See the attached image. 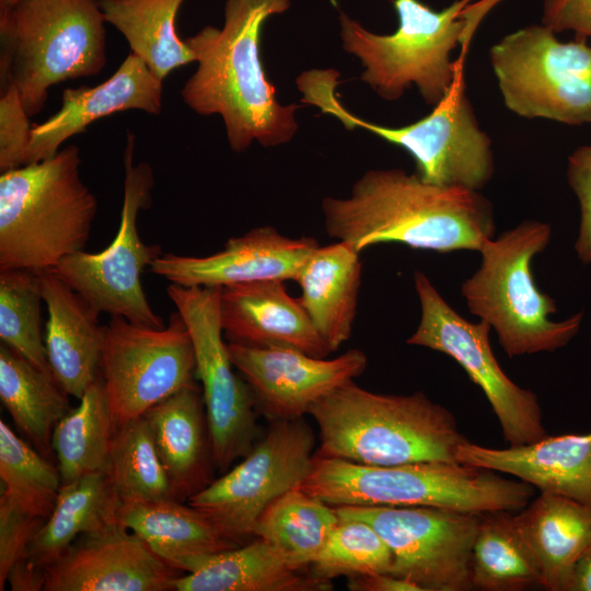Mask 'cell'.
Returning <instances> with one entry per match:
<instances>
[{
	"label": "cell",
	"mask_w": 591,
	"mask_h": 591,
	"mask_svg": "<svg viewBox=\"0 0 591 591\" xmlns=\"http://www.w3.org/2000/svg\"><path fill=\"white\" fill-rule=\"evenodd\" d=\"M290 5L291 0H225L221 27L207 25L185 38L197 67L181 97L199 115H219L235 152L254 141L265 148L286 144L298 131L300 106L279 103L260 56L265 22Z\"/></svg>",
	"instance_id": "6da1fadb"
},
{
	"label": "cell",
	"mask_w": 591,
	"mask_h": 591,
	"mask_svg": "<svg viewBox=\"0 0 591 591\" xmlns=\"http://www.w3.org/2000/svg\"><path fill=\"white\" fill-rule=\"evenodd\" d=\"M45 520L0 496V590L13 566L28 558L31 543Z\"/></svg>",
	"instance_id": "f35d334b"
},
{
	"label": "cell",
	"mask_w": 591,
	"mask_h": 591,
	"mask_svg": "<svg viewBox=\"0 0 591 591\" xmlns=\"http://www.w3.org/2000/svg\"><path fill=\"white\" fill-rule=\"evenodd\" d=\"M568 591H591V544L575 567Z\"/></svg>",
	"instance_id": "f6af8a7d"
},
{
	"label": "cell",
	"mask_w": 591,
	"mask_h": 591,
	"mask_svg": "<svg viewBox=\"0 0 591 591\" xmlns=\"http://www.w3.org/2000/svg\"><path fill=\"white\" fill-rule=\"evenodd\" d=\"M414 287L421 315L406 343L445 354L463 368L485 394L508 445L528 444L545 437L537 396L514 383L501 369L490 346V325L482 320L472 323L460 315L420 270L414 273Z\"/></svg>",
	"instance_id": "7c38bea8"
},
{
	"label": "cell",
	"mask_w": 591,
	"mask_h": 591,
	"mask_svg": "<svg viewBox=\"0 0 591 591\" xmlns=\"http://www.w3.org/2000/svg\"><path fill=\"white\" fill-rule=\"evenodd\" d=\"M135 148L136 136L128 132L120 222L114 240L99 253H73L49 270L101 313L161 328L164 322L150 306L140 278L163 253L159 245L141 240L137 223L139 211L150 206L154 174L147 162H135Z\"/></svg>",
	"instance_id": "8fae6325"
},
{
	"label": "cell",
	"mask_w": 591,
	"mask_h": 591,
	"mask_svg": "<svg viewBox=\"0 0 591 591\" xmlns=\"http://www.w3.org/2000/svg\"><path fill=\"white\" fill-rule=\"evenodd\" d=\"M280 280L221 288L220 322L229 343L258 348H290L326 358L332 351L298 299Z\"/></svg>",
	"instance_id": "44dd1931"
},
{
	"label": "cell",
	"mask_w": 591,
	"mask_h": 591,
	"mask_svg": "<svg viewBox=\"0 0 591 591\" xmlns=\"http://www.w3.org/2000/svg\"><path fill=\"white\" fill-rule=\"evenodd\" d=\"M350 244L318 246L298 274V298L332 352L349 339L357 315L362 266Z\"/></svg>",
	"instance_id": "4316f807"
},
{
	"label": "cell",
	"mask_w": 591,
	"mask_h": 591,
	"mask_svg": "<svg viewBox=\"0 0 591 591\" xmlns=\"http://www.w3.org/2000/svg\"><path fill=\"white\" fill-rule=\"evenodd\" d=\"M74 144L1 172L0 270L43 271L83 251L97 211Z\"/></svg>",
	"instance_id": "277c9868"
},
{
	"label": "cell",
	"mask_w": 591,
	"mask_h": 591,
	"mask_svg": "<svg viewBox=\"0 0 591 591\" xmlns=\"http://www.w3.org/2000/svg\"><path fill=\"white\" fill-rule=\"evenodd\" d=\"M322 211L327 235L358 253L382 243L478 252L495 236L493 206L478 190L429 184L401 169L364 172L349 196L325 197Z\"/></svg>",
	"instance_id": "7a4b0ae2"
},
{
	"label": "cell",
	"mask_w": 591,
	"mask_h": 591,
	"mask_svg": "<svg viewBox=\"0 0 591 591\" xmlns=\"http://www.w3.org/2000/svg\"><path fill=\"white\" fill-rule=\"evenodd\" d=\"M185 0H99L106 23L126 39L160 80L195 62V54L176 32V16Z\"/></svg>",
	"instance_id": "f546056e"
},
{
	"label": "cell",
	"mask_w": 591,
	"mask_h": 591,
	"mask_svg": "<svg viewBox=\"0 0 591 591\" xmlns=\"http://www.w3.org/2000/svg\"><path fill=\"white\" fill-rule=\"evenodd\" d=\"M471 0L436 11L420 0H394L398 26L392 34L370 32L344 11L338 20L345 51L364 68L360 79L385 101H396L416 85L424 101L437 106L463 74L451 50L472 34L466 18Z\"/></svg>",
	"instance_id": "ba28073f"
},
{
	"label": "cell",
	"mask_w": 591,
	"mask_h": 591,
	"mask_svg": "<svg viewBox=\"0 0 591 591\" xmlns=\"http://www.w3.org/2000/svg\"><path fill=\"white\" fill-rule=\"evenodd\" d=\"M18 1L19 0H0V9L10 7V5L14 4Z\"/></svg>",
	"instance_id": "bcb514c9"
},
{
	"label": "cell",
	"mask_w": 591,
	"mask_h": 591,
	"mask_svg": "<svg viewBox=\"0 0 591 591\" xmlns=\"http://www.w3.org/2000/svg\"><path fill=\"white\" fill-rule=\"evenodd\" d=\"M542 24L555 33L572 31L575 38H591V0H545Z\"/></svg>",
	"instance_id": "b9f144b4"
},
{
	"label": "cell",
	"mask_w": 591,
	"mask_h": 591,
	"mask_svg": "<svg viewBox=\"0 0 591 591\" xmlns=\"http://www.w3.org/2000/svg\"><path fill=\"white\" fill-rule=\"evenodd\" d=\"M315 436L303 418L274 420L236 466L188 498L229 540L254 536L263 511L300 486L314 457Z\"/></svg>",
	"instance_id": "2e32d148"
},
{
	"label": "cell",
	"mask_w": 591,
	"mask_h": 591,
	"mask_svg": "<svg viewBox=\"0 0 591 591\" xmlns=\"http://www.w3.org/2000/svg\"><path fill=\"white\" fill-rule=\"evenodd\" d=\"M318 428L317 455L363 465L457 462L467 439L455 417L425 393L381 394L349 381L309 410Z\"/></svg>",
	"instance_id": "3957f363"
},
{
	"label": "cell",
	"mask_w": 591,
	"mask_h": 591,
	"mask_svg": "<svg viewBox=\"0 0 591 591\" xmlns=\"http://www.w3.org/2000/svg\"><path fill=\"white\" fill-rule=\"evenodd\" d=\"M473 589L522 591L542 587L537 563L507 510L488 511L480 520L471 556Z\"/></svg>",
	"instance_id": "1f68e13d"
},
{
	"label": "cell",
	"mask_w": 591,
	"mask_h": 591,
	"mask_svg": "<svg viewBox=\"0 0 591 591\" xmlns=\"http://www.w3.org/2000/svg\"><path fill=\"white\" fill-rule=\"evenodd\" d=\"M143 416L177 498L209 485L215 463L201 387L187 385Z\"/></svg>",
	"instance_id": "cb8c5ba5"
},
{
	"label": "cell",
	"mask_w": 591,
	"mask_h": 591,
	"mask_svg": "<svg viewBox=\"0 0 591 591\" xmlns=\"http://www.w3.org/2000/svg\"><path fill=\"white\" fill-rule=\"evenodd\" d=\"M456 461L517 477L541 493L569 497L591 506V431L545 436L532 443L505 449L464 441Z\"/></svg>",
	"instance_id": "7402d4cb"
},
{
	"label": "cell",
	"mask_w": 591,
	"mask_h": 591,
	"mask_svg": "<svg viewBox=\"0 0 591 591\" xmlns=\"http://www.w3.org/2000/svg\"><path fill=\"white\" fill-rule=\"evenodd\" d=\"M120 525L139 535L151 549L184 571L197 558L239 546L225 537L202 512L178 499L159 501L120 500Z\"/></svg>",
	"instance_id": "83f0119b"
},
{
	"label": "cell",
	"mask_w": 591,
	"mask_h": 591,
	"mask_svg": "<svg viewBox=\"0 0 591 591\" xmlns=\"http://www.w3.org/2000/svg\"><path fill=\"white\" fill-rule=\"evenodd\" d=\"M7 582L14 591L44 590L45 569L35 565L30 558L23 559L10 570Z\"/></svg>",
	"instance_id": "ee69618b"
},
{
	"label": "cell",
	"mask_w": 591,
	"mask_h": 591,
	"mask_svg": "<svg viewBox=\"0 0 591 591\" xmlns=\"http://www.w3.org/2000/svg\"><path fill=\"white\" fill-rule=\"evenodd\" d=\"M338 79L335 69L303 71L296 80L301 102L332 115L348 130L364 129L405 149L415 160L416 174L426 183L479 190L490 181L491 140L478 126L463 74L430 114L401 127L379 125L351 113L337 93Z\"/></svg>",
	"instance_id": "9c48e42d"
},
{
	"label": "cell",
	"mask_w": 591,
	"mask_h": 591,
	"mask_svg": "<svg viewBox=\"0 0 591 591\" xmlns=\"http://www.w3.org/2000/svg\"><path fill=\"white\" fill-rule=\"evenodd\" d=\"M67 396L53 374L0 346L1 403L16 428L44 453L51 445L55 426L70 410Z\"/></svg>",
	"instance_id": "4dcf8cb0"
},
{
	"label": "cell",
	"mask_w": 591,
	"mask_h": 591,
	"mask_svg": "<svg viewBox=\"0 0 591 591\" xmlns=\"http://www.w3.org/2000/svg\"><path fill=\"white\" fill-rule=\"evenodd\" d=\"M174 582L176 591H325L321 580L292 566L273 545L256 537L244 546L189 561Z\"/></svg>",
	"instance_id": "484cf974"
},
{
	"label": "cell",
	"mask_w": 591,
	"mask_h": 591,
	"mask_svg": "<svg viewBox=\"0 0 591 591\" xmlns=\"http://www.w3.org/2000/svg\"><path fill=\"white\" fill-rule=\"evenodd\" d=\"M104 472L120 500L178 499L144 416L116 429Z\"/></svg>",
	"instance_id": "e575fe53"
},
{
	"label": "cell",
	"mask_w": 591,
	"mask_h": 591,
	"mask_svg": "<svg viewBox=\"0 0 591 591\" xmlns=\"http://www.w3.org/2000/svg\"><path fill=\"white\" fill-rule=\"evenodd\" d=\"M338 520L334 507L297 486L263 511L254 536L273 545L292 566L305 570Z\"/></svg>",
	"instance_id": "836d02e7"
},
{
	"label": "cell",
	"mask_w": 591,
	"mask_h": 591,
	"mask_svg": "<svg viewBox=\"0 0 591 591\" xmlns=\"http://www.w3.org/2000/svg\"><path fill=\"white\" fill-rule=\"evenodd\" d=\"M43 302L39 273L0 270L1 343L43 372L53 374L42 336Z\"/></svg>",
	"instance_id": "d590c367"
},
{
	"label": "cell",
	"mask_w": 591,
	"mask_h": 591,
	"mask_svg": "<svg viewBox=\"0 0 591 591\" xmlns=\"http://www.w3.org/2000/svg\"><path fill=\"white\" fill-rule=\"evenodd\" d=\"M234 368L250 385L256 407L271 421L302 418L322 397L361 375L368 359L350 349L326 359L290 348L229 343Z\"/></svg>",
	"instance_id": "e0dca14e"
},
{
	"label": "cell",
	"mask_w": 591,
	"mask_h": 591,
	"mask_svg": "<svg viewBox=\"0 0 591 591\" xmlns=\"http://www.w3.org/2000/svg\"><path fill=\"white\" fill-rule=\"evenodd\" d=\"M489 59L505 105L524 118L591 123V46L563 43L545 25L518 30L491 46Z\"/></svg>",
	"instance_id": "30bf717a"
},
{
	"label": "cell",
	"mask_w": 591,
	"mask_h": 591,
	"mask_svg": "<svg viewBox=\"0 0 591 591\" xmlns=\"http://www.w3.org/2000/svg\"><path fill=\"white\" fill-rule=\"evenodd\" d=\"M567 179L578 197L580 228L575 243L578 258L591 263V144L576 149L568 158Z\"/></svg>",
	"instance_id": "60d3db41"
},
{
	"label": "cell",
	"mask_w": 591,
	"mask_h": 591,
	"mask_svg": "<svg viewBox=\"0 0 591 591\" xmlns=\"http://www.w3.org/2000/svg\"><path fill=\"white\" fill-rule=\"evenodd\" d=\"M1 496L26 511L47 519L60 487L58 467L0 421Z\"/></svg>",
	"instance_id": "8d00e7d4"
},
{
	"label": "cell",
	"mask_w": 591,
	"mask_h": 591,
	"mask_svg": "<svg viewBox=\"0 0 591 591\" xmlns=\"http://www.w3.org/2000/svg\"><path fill=\"white\" fill-rule=\"evenodd\" d=\"M300 486L332 507L426 506L476 513L519 511L534 494L522 480L459 462L373 466L316 453Z\"/></svg>",
	"instance_id": "5b68a950"
},
{
	"label": "cell",
	"mask_w": 591,
	"mask_h": 591,
	"mask_svg": "<svg viewBox=\"0 0 591 591\" xmlns=\"http://www.w3.org/2000/svg\"><path fill=\"white\" fill-rule=\"evenodd\" d=\"M314 237L292 239L270 225L256 227L231 237L208 256L162 254L150 266L152 274L171 283L227 287L265 280H296L318 247Z\"/></svg>",
	"instance_id": "d6986e66"
},
{
	"label": "cell",
	"mask_w": 591,
	"mask_h": 591,
	"mask_svg": "<svg viewBox=\"0 0 591 591\" xmlns=\"http://www.w3.org/2000/svg\"><path fill=\"white\" fill-rule=\"evenodd\" d=\"M116 429L103 380L97 378L79 398L78 406L54 428L51 448L61 484L103 472Z\"/></svg>",
	"instance_id": "d6a6232c"
},
{
	"label": "cell",
	"mask_w": 591,
	"mask_h": 591,
	"mask_svg": "<svg viewBox=\"0 0 591 591\" xmlns=\"http://www.w3.org/2000/svg\"><path fill=\"white\" fill-rule=\"evenodd\" d=\"M514 521L537 563L542 587L568 591L575 567L591 544V506L541 493Z\"/></svg>",
	"instance_id": "d4e9b609"
},
{
	"label": "cell",
	"mask_w": 591,
	"mask_h": 591,
	"mask_svg": "<svg viewBox=\"0 0 591 591\" xmlns=\"http://www.w3.org/2000/svg\"><path fill=\"white\" fill-rule=\"evenodd\" d=\"M100 369L117 428L196 383L189 331L176 311L158 328L112 316L104 325Z\"/></svg>",
	"instance_id": "9a60e30c"
},
{
	"label": "cell",
	"mask_w": 591,
	"mask_h": 591,
	"mask_svg": "<svg viewBox=\"0 0 591 591\" xmlns=\"http://www.w3.org/2000/svg\"><path fill=\"white\" fill-rule=\"evenodd\" d=\"M162 99L163 81L138 56L129 53L117 70L102 83L93 88L63 90L60 109L43 123L32 126L25 164L54 157L68 139L112 114L125 111L160 114Z\"/></svg>",
	"instance_id": "ffe728a7"
},
{
	"label": "cell",
	"mask_w": 591,
	"mask_h": 591,
	"mask_svg": "<svg viewBox=\"0 0 591 591\" xmlns=\"http://www.w3.org/2000/svg\"><path fill=\"white\" fill-rule=\"evenodd\" d=\"M392 563L390 547L369 523L339 519L309 566V572L332 582L337 577L390 572Z\"/></svg>",
	"instance_id": "74e56055"
},
{
	"label": "cell",
	"mask_w": 591,
	"mask_h": 591,
	"mask_svg": "<svg viewBox=\"0 0 591 591\" xmlns=\"http://www.w3.org/2000/svg\"><path fill=\"white\" fill-rule=\"evenodd\" d=\"M552 237V227L526 220L487 240L480 265L461 286L468 311L495 331L510 357L554 351L578 333L582 313L556 322L555 300L535 283L531 264Z\"/></svg>",
	"instance_id": "52a82bcc"
},
{
	"label": "cell",
	"mask_w": 591,
	"mask_h": 591,
	"mask_svg": "<svg viewBox=\"0 0 591 591\" xmlns=\"http://www.w3.org/2000/svg\"><path fill=\"white\" fill-rule=\"evenodd\" d=\"M39 280L48 312L47 359L60 386L79 399L99 378L104 338L101 312L51 270L39 271Z\"/></svg>",
	"instance_id": "603a6c76"
},
{
	"label": "cell",
	"mask_w": 591,
	"mask_h": 591,
	"mask_svg": "<svg viewBox=\"0 0 591 591\" xmlns=\"http://www.w3.org/2000/svg\"><path fill=\"white\" fill-rule=\"evenodd\" d=\"M338 519L369 523L392 552L390 573L422 591H466L480 514L439 507H334Z\"/></svg>",
	"instance_id": "4fadbf2b"
},
{
	"label": "cell",
	"mask_w": 591,
	"mask_h": 591,
	"mask_svg": "<svg viewBox=\"0 0 591 591\" xmlns=\"http://www.w3.org/2000/svg\"><path fill=\"white\" fill-rule=\"evenodd\" d=\"M136 533L115 523L79 536L45 569L46 591H166L181 576Z\"/></svg>",
	"instance_id": "ac0fdd59"
},
{
	"label": "cell",
	"mask_w": 591,
	"mask_h": 591,
	"mask_svg": "<svg viewBox=\"0 0 591 591\" xmlns=\"http://www.w3.org/2000/svg\"><path fill=\"white\" fill-rule=\"evenodd\" d=\"M351 591H422L415 582L390 572H375L349 578Z\"/></svg>",
	"instance_id": "7bdbcfd3"
},
{
	"label": "cell",
	"mask_w": 591,
	"mask_h": 591,
	"mask_svg": "<svg viewBox=\"0 0 591 591\" xmlns=\"http://www.w3.org/2000/svg\"><path fill=\"white\" fill-rule=\"evenodd\" d=\"M0 95V171L4 172L25 164L33 125L15 88Z\"/></svg>",
	"instance_id": "ab89813d"
},
{
	"label": "cell",
	"mask_w": 591,
	"mask_h": 591,
	"mask_svg": "<svg viewBox=\"0 0 591 591\" xmlns=\"http://www.w3.org/2000/svg\"><path fill=\"white\" fill-rule=\"evenodd\" d=\"M220 287H167L193 340L215 467L225 472L255 444L257 407L250 385L233 371L220 322Z\"/></svg>",
	"instance_id": "5bb4252c"
},
{
	"label": "cell",
	"mask_w": 591,
	"mask_h": 591,
	"mask_svg": "<svg viewBox=\"0 0 591 591\" xmlns=\"http://www.w3.org/2000/svg\"><path fill=\"white\" fill-rule=\"evenodd\" d=\"M119 502L104 471L61 484L50 514L31 543L28 558L46 569L79 536L118 523Z\"/></svg>",
	"instance_id": "f1b7e54d"
},
{
	"label": "cell",
	"mask_w": 591,
	"mask_h": 591,
	"mask_svg": "<svg viewBox=\"0 0 591 591\" xmlns=\"http://www.w3.org/2000/svg\"><path fill=\"white\" fill-rule=\"evenodd\" d=\"M99 0H19L0 9V90L19 91L30 117L51 86L99 74L106 65Z\"/></svg>",
	"instance_id": "8992f818"
}]
</instances>
